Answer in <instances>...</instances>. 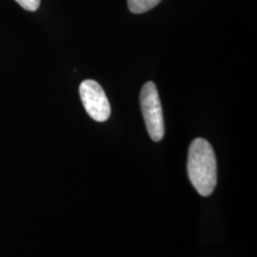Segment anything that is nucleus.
Returning a JSON list of instances; mask_svg holds the SVG:
<instances>
[{
  "instance_id": "39448f33",
  "label": "nucleus",
  "mask_w": 257,
  "mask_h": 257,
  "mask_svg": "<svg viewBox=\"0 0 257 257\" xmlns=\"http://www.w3.org/2000/svg\"><path fill=\"white\" fill-rule=\"evenodd\" d=\"M19 5L22 6L27 11H36V10L40 8L41 0H16Z\"/></svg>"
},
{
  "instance_id": "20e7f679",
  "label": "nucleus",
  "mask_w": 257,
  "mask_h": 257,
  "mask_svg": "<svg viewBox=\"0 0 257 257\" xmlns=\"http://www.w3.org/2000/svg\"><path fill=\"white\" fill-rule=\"evenodd\" d=\"M162 0H127V6L133 14H144L155 8Z\"/></svg>"
},
{
  "instance_id": "f257e3e1",
  "label": "nucleus",
  "mask_w": 257,
  "mask_h": 257,
  "mask_svg": "<svg viewBox=\"0 0 257 257\" xmlns=\"http://www.w3.org/2000/svg\"><path fill=\"white\" fill-rule=\"evenodd\" d=\"M188 178L202 197L213 193L217 185V160L213 148L204 138H195L188 150Z\"/></svg>"
},
{
  "instance_id": "f03ea898",
  "label": "nucleus",
  "mask_w": 257,
  "mask_h": 257,
  "mask_svg": "<svg viewBox=\"0 0 257 257\" xmlns=\"http://www.w3.org/2000/svg\"><path fill=\"white\" fill-rule=\"evenodd\" d=\"M140 99L148 134L153 141L160 142L165 136V120H163L162 105L155 83L152 81L147 82L141 91Z\"/></svg>"
},
{
  "instance_id": "7ed1b4c3",
  "label": "nucleus",
  "mask_w": 257,
  "mask_h": 257,
  "mask_svg": "<svg viewBox=\"0 0 257 257\" xmlns=\"http://www.w3.org/2000/svg\"><path fill=\"white\" fill-rule=\"evenodd\" d=\"M80 98L89 117L96 121H106L110 118L111 106L104 89L94 80H85L79 88Z\"/></svg>"
}]
</instances>
